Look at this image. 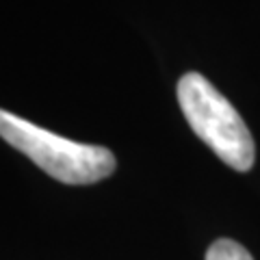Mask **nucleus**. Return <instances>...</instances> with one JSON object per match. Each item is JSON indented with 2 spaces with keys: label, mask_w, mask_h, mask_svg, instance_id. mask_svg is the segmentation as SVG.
I'll return each mask as SVG.
<instances>
[{
  "label": "nucleus",
  "mask_w": 260,
  "mask_h": 260,
  "mask_svg": "<svg viewBox=\"0 0 260 260\" xmlns=\"http://www.w3.org/2000/svg\"><path fill=\"white\" fill-rule=\"evenodd\" d=\"M0 137L65 184H91L115 172L117 160L102 145L76 143L0 109Z\"/></svg>",
  "instance_id": "1"
},
{
  "label": "nucleus",
  "mask_w": 260,
  "mask_h": 260,
  "mask_svg": "<svg viewBox=\"0 0 260 260\" xmlns=\"http://www.w3.org/2000/svg\"><path fill=\"white\" fill-rule=\"evenodd\" d=\"M178 102L193 133L228 167L247 172L256 160V145L249 128L225 98L208 80L189 72L178 83Z\"/></svg>",
  "instance_id": "2"
},
{
  "label": "nucleus",
  "mask_w": 260,
  "mask_h": 260,
  "mask_svg": "<svg viewBox=\"0 0 260 260\" xmlns=\"http://www.w3.org/2000/svg\"><path fill=\"white\" fill-rule=\"evenodd\" d=\"M206 260H254L249 251L237 241L219 239L206 251Z\"/></svg>",
  "instance_id": "3"
}]
</instances>
